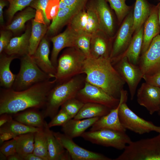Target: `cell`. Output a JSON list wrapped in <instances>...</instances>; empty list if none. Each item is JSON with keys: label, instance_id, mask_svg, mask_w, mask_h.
Here are the masks:
<instances>
[{"label": "cell", "instance_id": "cell-1", "mask_svg": "<svg viewBox=\"0 0 160 160\" xmlns=\"http://www.w3.org/2000/svg\"><path fill=\"white\" fill-rule=\"evenodd\" d=\"M55 84L54 79L49 80L19 91L1 87L0 115L15 114L30 108H43L48 94Z\"/></svg>", "mask_w": 160, "mask_h": 160}, {"label": "cell", "instance_id": "cell-2", "mask_svg": "<svg viewBox=\"0 0 160 160\" xmlns=\"http://www.w3.org/2000/svg\"><path fill=\"white\" fill-rule=\"evenodd\" d=\"M84 73L87 82L102 89L109 95L120 98L125 82L113 66L109 57H86Z\"/></svg>", "mask_w": 160, "mask_h": 160}, {"label": "cell", "instance_id": "cell-3", "mask_svg": "<svg viewBox=\"0 0 160 160\" xmlns=\"http://www.w3.org/2000/svg\"><path fill=\"white\" fill-rule=\"evenodd\" d=\"M50 90L42 112L44 118L52 119L61 106L71 98L76 97L80 89L79 82L75 78L62 83L56 84Z\"/></svg>", "mask_w": 160, "mask_h": 160}, {"label": "cell", "instance_id": "cell-4", "mask_svg": "<svg viewBox=\"0 0 160 160\" xmlns=\"http://www.w3.org/2000/svg\"><path fill=\"white\" fill-rule=\"evenodd\" d=\"M86 57L76 47H70L57 59L54 76L56 84L63 83L74 76L84 73V65Z\"/></svg>", "mask_w": 160, "mask_h": 160}, {"label": "cell", "instance_id": "cell-5", "mask_svg": "<svg viewBox=\"0 0 160 160\" xmlns=\"http://www.w3.org/2000/svg\"><path fill=\"white\" fill-rule=\"evenodd\" d=\"M19 71L11 88L15 91L23 90L37 84L50 80L52 77L43 71L29 54L20 58Z\"/></svg>", "mask_w": 160, "mask_h": 160}, {"label": "cell", "instance_id": "cell-6", "mask_svg": "<svg viewBox=\"0 0 160 160\" xmlns=\"http://www.w3.org/2000/svg\"><path fill=\"white\" fill-rule=\"evenodd\" d=\"M81 137L92 143L119 150H124L132 141L126 132L108 129L85 132Z\"/></svg>", "mask_w": 160, "mask_h": 160}, {"label": "cell", "instance_id": "cell-7", "mask_svg": "<svg viewBox=\"0 0 160 160\" xmlns=\"http://www.w3.org/2000/svg\"><path fill=\"white\" fill-rule=\"evenodd\" d=\"M119 117L123 127L135 133L142 135L154 131L160 132V126L141 118L128 106L126 102L123 103L119 110Z\"/></svg>", "mask_w": 160, "mask_h": 160}, {"label": "cell", "instance_id": "cell-8", "mask_svg": "<svg viewBox=\"0 0 160 160\" xmlns=\"http://www.w3.org/2000/svg\"><path fill=\"white\" fill-rule=\"evenodd\" d=\"M69 26L78 33L92 35L102 31L95 6H90L77 13L71 19Z\"/></svg>", "mask_w": 160, "mask_h": 160}, {"label": "cell", "instance_id": "cell-9", "mask_svg": "<svg viewBox=\"0 0 160 160\" xmlns=\"http://www.w3.org/2000/svg\"><path fill=\"white\" fill-rule=\"evenodd\" d=\"M76 98L84 103H93L104 105L111 109L118 105L120 98H115L101 88L86 82L79 91Z\"/></svg>", "mask_w": 160, "mask_h": 160}, {"label": "cell", "instance_id": "cell-10", "mask_svg": "<svg viewBox=\"0 0 160 160\" xmlns=\"http://www.w3.org/2000/svg\"><path fill=\"white\" fill-rule=\"evenodd\" d=\"M54 135L62 145L68 151L73 160H112L102 154L84 148L76 144L64 133L53 132Z\"/></svg>", "mask_w": 160, "mask_h": 160}, {"label": "cell", "instance_id": "cell-11", "mask_svg": "<svg viewBox=\"0 0 160 160\" xmlns=\"http://www.w3.org/2000/svg\"><path fill=\"white\" fill-rule=\"evenodd\" d=\"M137 65L143 75L160 72V35L155 37L147 50L140 57Z\"/></svg>", "mask_w": 160, "mask_h": 160}, {"label": "cell", "instance_id": "cell-12", "mask_svg": "<svg viewBox=\"0 0 160 160\" xmlns=\"http://www.w3.org/2000/svg\"><path fill=\"white\" fill-rule=\"evenodd\" d=\"M133 12L131 10L124 19L111 48L110 58L111 61L121 55L128 48L134 33Z\"/></svg>", "mask_w": 160, "mask_h": 160}, {"label": "cell", "instance_id": "cell-13", "mask_svg": "<svg viewBox=\"0 0 160 160\" xmlns=\"http://www.w3.org/2000/svg\"><path fill=\"white\" fill-rule=\"evenodd\" d=\"M115 68L127 84L130 99H133L137 86L143 75L137 65L131 63L126 57H123L115 63Z\"/></svg>", "mask_w": 160, "mask_h": 160}, {"label": "cell", "instance_id": "cell-14", "mask_svg": "<svg viewBox=\"0 0 160 160\" xmlns=\"http://www.w3.org/2000/svg\"><path fill=\"white\" fill-rule=\"evenodd\" d=\"M137 99L152 115L160 110V88L143 83L137 91Z\"/></svg>", "mask_w": 160, "mask_h": 160}, {"label": "cell", "instance_id": "cell-15", "mask_svg": "<svg viewBox=\"0 0 160 160\" xmlns=\"http://www.w3.org/2000/svg\"><path fill=\"white\" fill-rule=\"evenodd\" d=\"M127 92L122 89L121 92L120 101L118 105L111 110L107 115L100 118L91 127L90 131H94L108 129L125 132L126 129L121 124L119 117V112L121 104L127 100Z\"/></svg>", "mask_w": 160, "mask_h": 160}, {"label": "cell", "instance_id": "cell-16", "mask_svg": "<svg viewBox=\"0 0 160 160\" xmlns=\"http://www.w3.org/2000/svg\"><path fill=\"white\" fill-rule=\"evenodd\" d=\"M78 34V33L69 26L63 32L51 38L53 48L50 59L56 68L60 52L65 48L76 47V39Z\"/></svg>", "mask_w": 160, "mask_h": 160}, {"label": "cell", "instance_id": "cell-17", "mask_svg": "<svg viewBox=\"0 0 160 160\" xmlns=\"http://www.w3.org/2000/svg\"><path fill=\"white\" fill-rule=\"evenodd\" d=\"M49 43L44 37L32 56L36 64L43 71L54 78L56 68L53 65L49 58Z\"/></svg>", "mask_w": 160, "mask_h": 160}, {"label": "cell", "instance_id": "cell-18", "mask_svg": "<svg viewBox=\"0 0 160 160\" xmlns=\"http://www.w3.org/2000/svg\"><path fill=\"white\" fill-rule=\"evenodd\" d=\"M160 27L157 7L152 8L150 14L143 25V41L141 54L148 49L153 39L159 34Z\"/></svg>", "mask_w": 160, "mask_h": 160}, {"label": "cell", "instance_id": "cell-19", "mask_svg": "<svg viewBox=\"0 0 160 160\" xmlns=\"http://www.w3.org/2000/svg\"><path fill=\"white\" fill-rule=\"evenodd\" d=\"M31 30L30 27L21 36L12 38L4 50V53L8 55H16L18 58L29 54Z\"/></svg>", "mask_w": 160, "mask_h": 160}, {"label": "cell", "instance_id": "cell-20", "mask_svg": "<svg viewBox=\"0 0 160 160\" xmlns=\"http://www.w3.org/2000/svg\"><path fill=\"white\" fill-rule=\"evenodd\" d=\"M143 25L135 33L127 49L121 55L112 61L114 63L121 58L126 57L132 63L137 65L143 41Z\"/></svg>", "mask_w": 160, "mask_h": 160}, {"label": "cell", "instance_id": "cell-21", "mask_svg": "<svg viewBox=\"0 0 160 160\" xmlns=\"http://www.w3.org/2000/svg\"><path fill=\"white\" fill-rule=\"evenodd\" d=\"M44 128L47 141L49 160H71L68 152L57 140L47 123Z\"/></svg>", "mask_w": 160, "mask_h": 160}, {"label": "cell", "instance_id": "cell-22", "mask_svg": "<svg viewBox=\"0 0 160 160\" xmlns=\"http://www.w3.org/2000/svg\"><path fill=\"white\" fill-rule=\"evenodd\" d=\"M97 11L101 30L111 36L114 33V22L113 16L105 0H97L95 6Z\"/></svg>", "mask_w": 160, "mask_h": 160}, {"label": "cell", "instance_id": "cell-23", "mask_svg": "<svg viewBox=\"0 0 160 160\" xmlns=\"http://www.w3.org/2000/svg\"><path fill=\"white\" fill-rule=\"evenodd\" d=\"M99 118L95 117L82 120L73 118L62 126L61 130L64 134L73 139L81 137L86 130L91 127Z\"/></svg>", "mask_w": 160, "mask_h": 160}, {"label": "cell", "instance_id": "cell-24", "mask_svg": "<svg viewBox=\"0 0 160 160\" xmlns=\"http://www.w3.org/2000/svg\"><path fill=\"white\" fill-rule=\"evenodd\" d=\"M37 109L30 108L14 114L13 119L29 126L44 128L47 122L41 112Z\"/></svg>", "mask_w": 160, "mask_h": 160}, {"label": "cell", "instance_id": "cell-25", "mask_svg": "<svg viewBox=\"0 0 160 160\" xmlns=\"http://www.w3.org/2000/svg\"><path fill=\"white\" fill-rule=\"evenodd\" d=\"M1 53L0 57V86L5 89L12 88L16 75L13 74L10 68L12 60L18 57L15 55H7Z\"/></svg>", "mask_w": 160, "mask_h": 160}, {"label": "cell", "instance_id": "cell-26", "mask_svg": "<svg viewBox=\"0 0 160 160\" xmlns=\"http://www.w3.org/2000/svg\"><path fill=\"white\" fill-rule=\"evenodd\" d=\"M152 8L146 0H136L133 12V30L135 33L143 25Z\"/></svg>", "mask_w": 160, "mask_h": 160}, {"label": "cell", "instance_id": "cell-27", "mask_svg": "<svg viewBox=\"0 0 160 160\" xmlns=\"http://www.w3.org/2000/svg\"><path fill=\"white\" fill-rule=\"evenodd\" d=\"M100 31L92 36L90 46L91 56L95 57H110L109 43Z\"/></svg>", "mask_w": 160, "mask_h": 160}, {"label": "cell", "instance_id": "cell-28", "mask_svg": "<svg viewBox=\"0 0 160 160\" xmlns=\"http://www.w3.org/2000/svg\"><path fill=\"white\" fill-rule=\"evenodd\" d=\"M111 109L102 105L93 103H84L77 115L73 118L82 119L100 118L108 114Z\"/></svg>", "mask_w": 160, "mask_h": 160}, {"label": "cell", "instance_id": "cell-29", "mask_svg": "<svg viewBox=\"0 0 160 160\" xmlns=\"http://www.w3.org/2000/svg\"><path fill=\"white\" fill-rule=\"evenodd\" d=\"M47 25L33 19L29 39V54L33 55L48 29Z\"/></svg>", "mask_w": 160, "mask_h": 160}, {"label": "cell", "instance_id": "cell-30", "mask_svg": "<svg viewBox=\"0 0 160 160\" xmlns=\"http://www.w3.org/2000/svg\"><path fill=\"white\" fill-rule=\"evenodd\" d=\"M77 13L74 9L69 7L59 11L48 28V33L50 34L56 33L66 23L70 22Z\"/></svg>", "mask_w": 160, "mask_h": 160}, {"label": "cell", "instance_id": "cell-31", "mask_svg": "<svg viewBox=\"0 0 160 160\" xmlns=\"http://www.w3.org/2000/svg\"><path fill=\"white\" fill-rule=\"evenodd\" d=\"M33 153L43 160H49L47 141L44 127L34 133Z\"/></svg>", "mask_w": 160, "mask_h": 160}, {"label": "cell", "instance_id": "cell-32", "mask_svg": "<svg viewBox=\"0 0 160 160\" xmlns=\"http://www.w3.org/2000/svg\"><path fill=\"white\" fill-rule=\"evenodd\" d=\"M34 135V133H29L17 136L16 137L17 153L23 159L25 156L33 152Z\"/></svg>", "mask_w": 160, "mask_h": 160}, {"label": "cell", "instance_id": "cell-33", "mask_svg": "<svg viewBox=\"0 0 160 160\" xmlns=\"http://www.w3.org/2000/svg\"><path fill=\"white\" fill-rule=\"evenodd\" d=\"M36 15V10L31 7H28L19 14L7 26L6 29L13 32H18L24 28L27 21L35 17Z\"/></svg>", "mask_w": 160, "mask_h": 160}, {"label": "cell", "instance_id": "cell-34", "mask_svg": "<svg viewBox=\"0 0 160 160\" xmlns=\"http://www.w3.org/2000/svg\"><path fill=\"white\" fill-rule=\"evenodd\" d=\"M40 128L28 126L13 119L0 127V132H9L17 136L29 133H35Z\"/></svg>", "mask_w": 160, "mask_h": 160}, {"label": "cell", "instance_id": "cell-35", "mask_svg": "<svg viewBox=\"0 0 160 160\" xmlns=\"http://www.w3.org/2000/svg\"><path fill=\"white\" fill-rule=\"evenodd\" d=\"M115 11L119 23H121L131 11V7L127 5L126 0H107Z\"/></svg>", "mask_w": 160, "mask_h": 160}, {"label": "cell", "instance_id": "cell-36", "mask_svg": "<svg viewBox=\"0 0 160 160\" xmlns=\"http://www.w3.org/2000/svg\"><path fill=\"white\" fill-rule=\"evenodd\" d=\"M49 0H33L30 4L31 7L36 10V21L47 25L50 23L47 18L46 9Z\"/></svg>", "mask_w": 160, "mask_h": 160}, {"label": "cell", "instance_id": "cell-37", "mask_svg": "<svg viewBox=\"0 0 160 160\" xmlns=\"http://www.w3.org/2000/svg\"><path fill=\"white\" fill-rule=\"evenodd\" d=\"M92 35L86 33H78L76 39V47L86 57L91 55V41Z\"/></svg>", "mask_w": 160, "mask_h": 160}, {"label": "cell", "instance_id": "cell-38", "mask_svg": "<svg viewBox=\"0 0 160 160\" xmlns=\"http://www.w3.org/2000/svg\"><path fill=\"white\" fill-rule=\"evenodd\" d=\"M84 103L76 97L69 100L61 106V108L64 111L73 119L77 115Z\"/></svg>", "mask_w": 160, "mask_h": 160}, {"label": "cell", "instance_id": "cell-39", "mask_svg": "<svg viewBox=\"0 0 160 160\" xmlns=\"http://www.w3.org/2000/svg\"><path fill=\"white\" fill-rule=\"evenodd\" d=\"M9 6L7 11L9 19L11 20L15 14L30 5L33 0H7Z\"/></svg>", "mask_w": 160, "mask_h": 160}, {"label": "cell", "instance_id": "cell-40", "mask_svg": "<svg viewBox=\"0 0 160 160\" xmlns=\"http://www.w3.org/2000/svg\"><path fill=\"white\" fill-rule=\"evenodd\" d=\"M72 118L64 111L60 108L57 113L52 119L49 123V128L56 126L63 125Z\"/></svg>", "mask_w": 160, "mask_h": 160}, {"label": "cell", "instance_id": "cell-41", "mask_svg": "<svg viewBox=\"0 0 160 160\" xmlns=\"http://www.w3.org/2000/svg\"><path fill=\"white\" fill-rule=\"evenodd\" d=\"M16 137L5 141L1 145L0 152L7 157L17 153Z\"/></svg>", "mask_w": 160, "mask_h": 160}, {"label": "cell", "instance_id": "cell-42", "mask_svg": "<svg viewBox=\"0 0 160 160\" xmlns=\"http://www.w3.org/2000/svg\"><path fill=\"white\" fill-rule=\"evenodd\" d=\"M60 0H49L47 5L46 13L47 18L52 20L57 15L59 12Z\"/></svg>", "mask_w": 160, "mask_h": 160}, {"label": "cell", "instance_id": "cell-43", "mask_svg": "<svg viewBox=\"0 0 160 160\" xmlns=\"http://www.w3.org/2000/svg\"><path fill=\"white\" fill-rule=\"evenodd\" d=\"M88 0H63L68 7L77 13L84 9Z\"/></svg>", "mask_w": 160, "mask_h": 160}, {"label": "cell", "instance_id": "cell-44", "mask_svg": "<svg viewBox=\"0 0 160 160\" xmlns=\"http://www.w3.org/2000/svg\"><path fill=\"white\" fill-rule=\"evenodd\" d=\"M11 31L7 30L1 32L0 36V54L2 53L9 44L11 39Z\"/></svg>", "mask_w": 160, "mask_h": 160}, {"label": "cell", "instance_id": "cell-45", "mask_svg": "<svg viewBox=\"0 0 160 160\" xmlns=\"http://www.w3.org/2000/svg\"><path fill=\"white\" fill-rule=\"evenodd\" d=\"M145 82L151 85L160 88V72L152 75H143Z\"/></svg>", "mask_w": 160, "mask_h": 160}, {"label": "cell", "instance_id": "cell-46", "mask_svg": "<svg viewBox=\"0 0 160 160\" xmlns=\"http://www.w3.org/2000/svg\"><path fill=\"white\" fill-rule=\"evenodd\" d=\"M17 136L9 132H0V143L1 145L4 142L15 138Z\"/></svg>", "mask_w": 160, "mask_h": 160}, {"label": "cell", "instance_id": "cell-47", "mask_svg": "<svg viewBox=\"0 0 160 160\" xmlns=\"http://www.w3.org/2000/svg\"><path fill=\"white\" fill-rule=\"evenodd\" d=\"M12 115V114L6 113L0 115V127L13 119V117Z\"/></svg>", "mask_w": 160, "mask_h": 160}, {"label": "cell", "instance_id": "cell-48", "mask_svg": "<svg viewBox=\"0 0 160 160\" xmlns=\"http://www.w3.org/2000/svg\"><path fill=\"white\" fill-rule=\"evenodd\" d=\"M6 5V3L4 0H0V23L1 25L4 23L3 9Z\"/></svg>", "mask_w": 160, "mask_h": 160}, {"label": "cell", "instance_id": "cell-49", "mask_svg": "<svg viewBox=\"0 0 160 160\" xmlns=\"http://www.w3.org/2000/svg\"><path fill=\"white\" fill-rule=\"evenodd\" d=\"M23 160H43L41 157L32 153L25 156L23 158Z\"/></svg>", "mask_w": 160, "mask_h": 160}, {"label": "cell", "instance_id": "cell-50", "mask_svg": "<svg viewBox=\"0 0 160 160\" xmlns=\"http://www.w3.org/2000/svg\"><path fill=\"white\" fill-rule=\"evenodd\" d=\"M8 160H23V158L17 153L7 157Z\"/></svg>", "mask_w": 160, "mask_h": 160}, {"label": "cell", "instance_id": "cell-51", "mask_svg": "<svg viewBox=\"0 0 160 160\" xmlns=\"http://www.w3.org/2000/svg\"><path fill=\"white\" fill-rule=\"evenodd\" d=\"M68 7V6L64 2L63 0H60V1L59 6V11L64 9Z\"/></svg>", "mask_w": 160, "mask_h": 160}, {"label": "cell", "instance_id": "cell-52", "mask_svg": "<svg viewBox=\"0 0 160 160\" xmlns=\"http://www.w3.org/2000/svg\"><path fill=\"white\" fill-rule=\"evenodd\" d=\"M157 10L159 22L160 27V3L156 6Z\"/></svg>", "mask_w": 160, "mask_h": 160}, {"label": "cell", "instance_id": "cell-53", "mask_svg": "<svg viewBox=\"0 0 160 160\" xmlns=\"http://www.w3.org/2000/svg\"><path fill=\"white\" fill-rule=\"evenodd\" d=\"M0 159L7 160V157L1 152H0Z\"/></svg>", "mask_w": 160, "mask_h": 160}, {"label": "cell", "instance_id": "cell-54", "mask_svg": "<svg viewBox=\"0 0 160 160\" xmlns=\"http://www.w3.org/2000/svg\"><path fill=\"white\" fill-rule=\"evenodd\" d=\"M157 112L158 115L160 116V110L158 111Z\"/></svg>", "mask_w": 160, "mask_h": 160}, {"label": "cell", "instance_id": "cell-55", "mask_svg": "<svg viewBox=\"0 0 160 160\" xmlns=\"http://www.w3.org/2000/svg\"></svg>", "mask_w": 160, "mask_h": 160}, {"label": "cell", "instance_id": "cell-56", "mask_svg": "<svg viewBox=\"0 0 160 160\" xmlns=\"http://www.w3.org/2000/svg\"></svg>", "mask_w": 160, "mask_h": 160}]
</instances>
